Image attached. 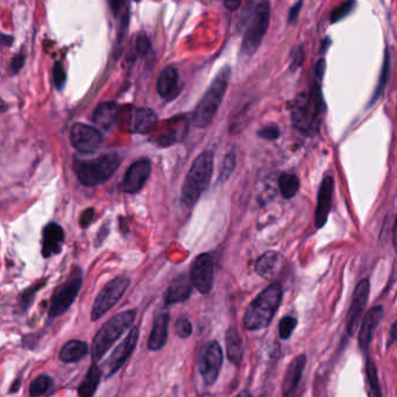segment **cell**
<instances>
[{"label": "cell", "mask_w": 397, "mask_h": 397, "mask_svg": "<svg viewBox=\"0 0 397 397\" xmlns=\"http://www.w3.org/2000/svg\"><path fill=\"white\" fill-rule=\"evenodd\" d=\"M290 112L292 125L301 133L312 137L318 132L324 114V102L321 89L316 83L309 93H302L294 100Z\"/></svg>", "instance_id": "6da1fadb"}, {"label": "cell", "mask_w": 397, "mask_h": 397, "mask_svg": "<svg viewBox=\"0 0 397 397\" xmlns=\"http://www.w3.org/2000/svg\"><path fill=\"white\" fill-rule=\"evenodd\" d=\"M120 110L118 105L111 102L102 103L96 107L93 112V119L95 123L102 127L104 130H111L116 125V120L119 118Z\"/></svg>", "instance_id": "cb8c5ba5"}, {"label": "cell", "mask_w": 397, "mask_h": 397, "mask_svg": "<svg viewBox=\"0 0 397 397\" xmlns=\"http://www.w3.org/2000/svg\"><path fill=\"white\" fill-rule=\"evenodd\" d=\"M333 189L335 182L332 176H326L323 180L322 185L318 192V203L316 208V227H322L325 225L326 220L329 218L330 210L332 206Z\"/></svg>", "instance_id": "2e32d148"}, {"label": "cell", "mask_w": 397, "mask_h": 397, "mask_svg": "<svg viewBox=\"0 0 397 397\" xmlns=\"http://www.w3.org/2000/svg\"><path fill=\"white\" fill-rule=\"evenodd\" d=\"M229 76H231V68L224 67L218 72L215 81L211 83L209 89L206 90V95L203 96L202 100L199 102L192 116V123L196 127L204 128L213 123V118L216 116L217 111L220 109L227 93Z\"/></svg>", "instance_id": "277c9868"}, {"label": "cell", "mask_w": 397, "mask_h": 397, "mask_svg": "<svg viewBox=\"0 0 397 397\" xmlns=\"http://www.w3.org/2000/svg\"><path fill=\"white\" fill-rule=\"evenodd\" d=\"M305 363H307V356L302 354V356H296L288 367L287 373L284 375L283 386H282L283 395H285V396H289L296 391V388L301 381Z\"/></svg>", "instance_id": "603a6c76"}, {"label": "cell", "mask_w": 397, "mask_h": 397, "mask_svg": "<svg viewBox=\"0 0 397 397\" xmlns=\"http://www.w3.org/2000/svg\"><path fill=\"white\" fill-rule=\"evenodd\" d=\"M282 301V287L273 283L257 295L252 301L243 316V326L250 331H257L267 328L274 318Z\"/></svg>", "instance_id": "7a4b0ae2"}, {"label": "cell", "mask_w": 397, "mask_h": 397, "mask_svg": "<svg viewBox=\"0 0 397 397\" xmlns=\"http://www.w3.org/2000/svg\"><path fill=\"white\" fill-rule=\"evenodd\" d=\"M158 116L151 109H134L128 120V130L132 133H149L154 130Z\"/></svg>", "instance_id": "44dd1931"}, {"label": "cell", "mask_w": 397, "mask_h": 397, "mask_svg": "<svg viewBox=\"0 0 397 397\" xmlns=\"http://www.w3.org/2000/svg\"><path fill=\"white\" fill-rule=\"evenodd\" d=\"M137 312L135 310H126L114 316L109 322L104 324L93 338L91 347V358L93 363H98L116 340L119 339L126 330L133 324Z\"/></svg>", "instance_id": "5b68a950"}, {"label": "cell", "mask_w": 397, "mask_h": 397, "mask_svg": "<svg viewBox=\"0 0 397 397\" xmlns=\"http://www.w3.org/2000/svg\"><path fill=\"white\" fill-rule=\"evenodd\" d=\"M366 373L367 379H368V382H370V395H373V396H381L382 393H381L380 386H379V380H377V367H375V363H374L370 359L367 360Z\"/></svg>", "instance_id": "d6a6232c"}, {"label": "cell", "mask_w": 397, "mask_h": 397, "mask_svg": "<svg viewBox=\"0 0 397 397\" xmlns=\"http://www.w3.org/2000/svg\"><path fill=\"white\" fill-rule=\"evenodd\" d=\"M120 166L116 154H107L93 160H76L75 171L79 181L86 187H96L109 181Z\"/></svg>", "instance_id": "8992f818"}, {"label": "cell", "mask_w": 397, "mask_h": 397, "mask_svg": "<svg viewBox=\"0 0 397 397\" xmlns=\"http://www.w3.org/2000/svg\"><path fill=\"white\" fill-rule=\"evenodd\" d=\"M137 51L140 55H146L151 51V41L146 35H140L137 40Z\"/></svg>", "instance_id": "ab89813d"}, {"label": "cell", "mask_w": 397, "mask_h": 397, "mask_svg": "<svg viewBox=\"0 0 397 397\" xmlns=\"http://www.w3.org/2000/svg\"><path fill=\"white\" fill-rule=\"evenodd\" d=\"M304 61V51L303 49H298L297 52L295 53L294 58H292V63H291V70H296V69L301 67L302 63Z\"/></svg>", "instance_id": "7bdbcfd3"}, {"label": "cell", "mask_w": 397, "mask_h": 397, "mask_svg": "<svg viewBox=\"0 0 397 397\" xmlns=\"http://www.w3.org/2000/svg\"><path fill=\"white\" fill-rule=\"evenodd\" d=\"M213 173V152H203L192 163L182 187V203L188 208L195 206L209 187Z\"/></svg>", "instance_id": "3957f363"}, {"label": "cell", "mask_w": 397, "mask_h": 397, "mask_svg": "<svg viewBox=\"0 0 397 397\" xmlns=\"http://www.w3.org/2000/svg\"><path fill=\"white\" fill-rule=\"evenodd\" d=\"M271 20V5L268 0H261L253 18L250 21V26L247 28L246 34L243 36L241 49L245 55L250 56L255 54L261 42L264 40V36L267 33L268 26Z\"/></svg>", "instance_id": "52a82bcc"}, {"label": "cell", "mask_w": 397, "mask_h": 397, "mask_svg": "<svg viewBox=\"0 0 397 397\" xmlns=\"http://www.w3.org/2000/svg\"><path fill=\"white\" fill-rule=\"evenodd\" d=\"M83 273L82 269L79 267L72 268V273L69 275L68 280L65 284H62L53 295L51 307H49L48 315L52 318H55L62 314H65L77 297L79 289L82 287Z\"/></svg>", "instance_id": "ba28073f"}, {"label": "cell", "mask_w": 397, "mask_h": 397, "mask_svg": "<svg viewBox=\"0 0 397 397\" xmlns=\"http://www.w3.org/2000/svg\"><path fill=\"white\" fill-rule=\"evenodd\" d=\"M389 74H391V54H389V51L386 49V52H384V65H382L380 79H379V83H377V90H375V93H374L372 103H374V102L382 95V93H384V88L387 86L388 79H389Z\"/></svg>", "instance_id": "4dcf8cb0"}, {"label": "cell", "mask_w": 397, "mask_h": 397, "mask_svg": "<svg viewBox=\"0 0 397 397\" xmlns=\"http://www.w3.org/2000/svg\"><path fill=\"white\" fill-rule=\"evenodd\" d=\"M395 342H397V321L394 323V325H393L391 330V342H389V345Z\"/></svg>", "instance_id": "c3c4849f"}, {"label": "cell", "mask_w": 397, "mask_h": 397, "mask_svg": "<svg viewBox=\"0 0 397 397\" xmlns=\"http://www.w3.org/2000/svg\"><path fill=\"white\" fill-rule=\"evenodd\" d=\"M65 81H67V76H65V69L62 67L61 63L58 62L54 67V82H55L56 89H63Z\"/></svg>", "instance_id": "f35d334b"}, {"label": "cell", "mask_w": 397, "mask_h": 397, "mask_svg": "<svg viewBox=\"0 0 397 397\" xmlns=\"http://www.w3.org/2000/svg\"><path fill=\"white\" fill-rule=\"evenodd\" d=\"M225 342H227V353L229 361L234 365H239L243 359V340L240 338L239 332L236 328L231 326L227 330Z\"/></svg>", "instance_id": "83f0119b"}, {"label": "cell", "mask_w": 397, "mask_h": 397, "mask_svg": "<svg viewBox=\"0 0 397 397\" xmlns=\"http://www.w3.org/2000/svg\"><path fill=\"white\" fill-rule=\"evenodd\" d=\"M393 243H394L395 250L397 252V218L395 222L394 233H393Z\"/></svg>", "instance_id": "681fc988"}, {"label": "cell", "mask_w": 397, "mask_h": 397, "mask_svg": "<svg viewBox=\"0 0 397 397\" xmlns=\"http://www.w3.org/2000/svg\"><path fill=\"white\" fill-rule=\"evenodd\" d=\"M152 165L148 159H140L134 162L130 168L127 169L126 174L121 182V189L126 194L134 195L144 188L148 178L151 176Z\"/></svg>", "instance_id": "5bb4252c"}, {"label": "cell", "mask_w": 397, "mask_h": 397, "mask_svg": "<svg viewBox=\"0 0 397 397\" xmlns=\"http://www.w3.org/2000/svg\"><path fill=\"white\" fill-rule=\"evenodd\" d=\"M53 382L51 377L47 375H40L34 380L32 381L31 388H29V395L31 396H41L52 388Z\"/></svg>", "instance_id": "1f68e13d"}, {"label": "cell", "mask_w": 397, "mask_h": 397, "mask_svg": "<svg viewBox=\"0 0 397 397\" xmlns=\"http://www.w3.org/2000/svg\"><path fill=\"white\" fill-rule=\"evenodd\" d=\"M65 238V231L58 224L49 223L42 234V255L51 257L61 253Z\"/></svg>", "instance_id": "e0dca14e"}, {"label": "cell", "mask_w": 397, "mask_h": 397, "mask_svg": "<svg viewBox=\"0 0 397 397\" xmlns=\"http://www.w3.org/2000/svg\"><path fill=\"white\" fill-rule=\"evenodd\" d=\"M302 5H303V0H300L294 7H291L290 13H289V18H288L289 24H294L295 21H296L298 13H300V11H301Z\"/></svg>", "instance_id": "ee69618b"}, {"label": "cell", "mask_w": 397, "mask_h": 397, "mask_svg": "<svg viewBox=\"0 0 397 397\" xmlns=\"http://www.w3.org/2000/svg\"><path fill=\"white\" fill-rule=\"evenodd\" d=\"M236 156L234 152H229V154L225 156L223 162V167L220 170V181H227L229 176L232 174L233 170L236 168Z\"/></svg>", "instance_id": "e575fe53"}, {"label": "cell", "mask_w": 397, "mask_h": 397, "mask_svg": "<svg viewBox=\"0 0 397 397\" xmlns=\"http://www.w3.org/2000/svg\"><path fill=\"white\" fill-rule=\"evenodd\" d=\"M70 139L72 146L83 154L95 153L103 144V137L100 130L84 123H75L72 126Z\"/></svg>", "instance_id": "8fae6325"}, {"label": "cell", "mask_w": 397, "mask_h": 397, "mask_svg": "<svg viewBox=\"0 0 397 397\" xmlns=\"http://www.w3.org/2000/svg\"><path fill=\"white\" fill-rule=\"evenodd\" d=\"M7 41L6 46L12 45V41H13V39L11 38V36H6V35H3V43L5 45V42Z\"/></svg>", "instance_id": "f907efd6"}, {"label": "cell", "mask_w": 397, "mask_h": 397, "mask_svg": "<svg viewBox=\"0 0 397 397\" xmlns=\"http://www.w3.org/2000/svg\"><path fill=\"white\" fill-rule=\"evenodd\" d=\"M169 312L165 308L160 309L154 317V325L148 339L151 351H159L166 345L168 338Z\"/></svg>", "instance_id": "d6986e66"}, {"label": "cell", "mask_w": 397, "mask_h": 397, "mask_svg": "<svg viewBox=\"0 0 397 397\" xmlns=\"http://www.w3.org/2000/svg\"><path fill=\"white\" fill-rule=\"evenodd\" d=\"M190 278L194 287L202 292L209 294L213 287L215 280V267L213 257L210 254H201L192 264Z\"/></svg>", "instance_id": "4fadbf2b"}, {"label": "cell", "mask_w": 397, "mask_h": 397, "mask_svg": "<svg viewBox=\"0 0 397 397\" xmlns=\"http://www.w3.org/2000/svg\"><path fill=\"white\" fill-rule=\"evenodd\" d=\"M103 370H100L96 363H93L88 370L84 380L79 388V395L81 397L93 396L96 393L97 387L100 384V379H102Z\"/></svg>", "instance_id": "f1b7e54d"}, {"label": "cell", "mask_w": 397, "mask_h": 397, "mask_svg": "<svg viewBox=\"0 0 397 397\" xmlns=\"http://www.w3.org/2000/svg\"><path fill=\"white\" fill-rule=\"evenodd\" d=\"M223 366V351L216 340L206 342L198 353V370L206 384H213Z\"/></svg>", "instance_id": "30bf717a"}, {"label": "cell", "mask_w": 397, "mask_h": 397, "mask_svg": "<svg viewBox=\"0 0 397 397\" xmlns=\"http://www.w3.org/2000/svg\"><path fill=\"white\" fill-rule=\"evenodd\" d=\"M278 187L284 198H292L300 189V180L294 174H282L278 178Z\"/></svg>", "instance_id": "f546056e"}, {"label": "cell", "mask_w": 397, "mask_h": 397, "mask_svg": "<svg viewBox=\"0 0 397 397\" xmlns=\"http://www.w3.org/2000/svg\"><path fill=\"white\" fill-rule=\"evenodd\" d=\"M175 331L180 338H183V339L188 338L192 332L191 323L188 318L181 317V318L177 319V322L175 324Z\"/></svg>", "instance_id": "8d00e7d4"}, {"label": "cell", "mask_w": 397, "mask_h": 397, "mask_svg": "<svg viewBox=\"0 0 397 397\" xmlns=\"http://www.w3.org/2000/svg\"><path fill=\"white\" fill-rule=\"evenodd\" d=\"M191 294V284L185 276L176 278L168 290L166 292V304H175V303H182L190 297Z\"/></svg>", "instance_id": "484cf974"}, {"label": "cell", "mask_w": 397, "mask_h": 397, "mask_svg": "<svg viewBox=\"0 0 397 397\" xmlns=\"http://www.w3.org/2000/svg\"><path fill=\"white\" fill-rule=\"evenodd\" d=\"M89 352V346L81 340H70L62 347L60 359L63 363H77Z\"/></svg>", "instance_id": "4316f807"}, {"label": "cell", "mask_w": 397, "mask_h": 397, "mask_svg": "<svg viewBox=\"0 0 397 397\" xmlns=\"http://www.w3.org/2000/svg\"><path fill=\"white\" fill-rule=\"evenodd\" d=\"M356 0H347L345 3H342L339 6L336 7L331 13L330 20L332 24H336L338 21L342 20L344 18L347 17L349 14L352 13L354 8H356Z\"/></svg>", "instance_id": "836d02e7"}, {"label": "cell", "mask_w": 397, "mask_h": 397, "mask_svg": "<svg viewBox=\"0 0 397 397\" xmlns=\"http://www.w3.org/2000/svg\"><path fill=\"white\" fill-rule=\"evenodd\" d=\"M284 266V257L282 254L271 250L267 253L262 254L257 259L255 264V271L261 278L271 280L282 271Z\"/></svg>", "instance_id": "7402d4cb"}, {"label": "cell", "mask_w": 397, "mask_h": 397, "mask_svg": "<svg viewBox=\"0 0 397 397\" xmlns=\"http://www.w3.org/2000/svg\"><path fill=\"white\" fill-rule=\"evenodd\" d=\"M296 324H297V321L294 317H291V316H287V317L281 319L280 325H278V331H280V337H281L282 339L290 338L291 333L296 328Z\"/></svg>", "instance_id": "d590c367"}, {"label": "cell", "mask_w": 397, "mask_h": 397, "mask_svg": "<svg viewBox=\"0 0 397 397\" xmlns=\"http://www.w3.org/2000/svg\"><path fill=\"white\" fill-rule=\"evenodd\" d=\"M384 317V308L382 307H374L367 312L359 331V345L363 351H366L373 339L374 332L380 324Z\"/></svg>", "instance_id": "ac0fdd59"}, {"label": "cell", "mask_w": 397, "mask_h": 397, "mask_svg": "<svg viewBox=\"0 0 397 397\" xmlns=\"http://www.w3.org/2000/svg\"><path fill=\"white\" fill-rule=\"evenodd\" d=\"M123 3H125V0H111V7L114 10V15H118V12L123 7Z\"/></svg>", "instance_id": "7dc6e473"}, {"label": "cell", "mask_w": 397, "mask_h": 397, "mask_svg": "<svg viewBox=\"0 0 397 397\" xmlns=\"http://www.w3.org/2000/svg\"><path fill=\"white\" fill-rule=\"evenodd\" d=\"M368 296H370V281L367 278H363L356 285L353 294L352 304L349 308L347 332L351 336H354L356 330L359 328L360 319L368 301Z\"/></svg>", "instance_id": "9a60e30c"}, {"label": "cell", "mask_w": 397, "mask_h": 397, "mask_svg": "<svg viewBox=\"0 0 397 397\" xmlns=\"http://www.w3.org/2000/svg\"><path fill=\"white\" fill-rule=\"evenodd\" d=\"M188 133V121L184 118H177L175 121H169L167 128L153 137L155 144L160 147H167L181 141Z\"/></svg>", "instance_id": "ffe728a7"}, {"label": "cell", "mask_w": 397, "mask_h": 397, "mask_svg": "<svg viewBox=\"0 0 397 397\" xmlns=\"http://www.w3.org/2000/svg\"><path fill=\"white\" fill-rule=\"evenodd\" d=\"M259 137L266 140H276L280 137V128L276 125H271V126L264 127L259 132Z\"/></svg>", "instance_id": "74e56055"}, {"label": "cell", "mask_w": 397, "mask_h": 397, "mask_svg": "<svg viewBox=\"0 0 397 397\" xmlns=\"http://www.w3.org/2000/svg\"><path fill=\"white\" fill-rule=\"evenodd\" d=\"M128 285H130V278L126 276H116L112 281L109 282L95 300L91 310V321L96 322L111 308H114L120 298L123 297Z\"/></svg>", "instance_id": "9c48e42d"}, {"label": "cell", "mask_w": 397, "mask_h": 397, "mask_svg": "<svg viewBox=\"0 0 397 397\" xmlns=\"http://www.w3.org/2000/svg\"><path fill=\"white\" fill-rule=\"evenodd\" d=\"M326 69V61L324 58L322 60H319L318 63L316 65L315 68V74L318 79H323V76H324V72H325Z\"/></svg>", "instance_id": "f6af8a7d"}, {"label": "cell", "mask_w": 397, "mask_h": 397, "mask_svg": "<svg viewBox=\"0 0 397 397\" xmlns=\"http://www.w3.org/2000/svg\"><path fill=\"white\" fill-rule=\"evenodd\" d=\"M25 63V56L22 54H17L12 58V62H11V70H12V74L15 75L18 72H20L22 67H24Z\"/></svg>", "instance_id": "60d3db41"}, {"label": "cell", "mask_w": 397, "mask_h": 397, "mask_svg": "<svg viewBox=\"0 0 397 397\" xmlns=\"http://www.w3.org/2000/svg\"><path fill=\"white\" fill-rule=\"evenodd\" d=\"M178 72L173 67L162 70L158 79V93L166 100H171L177 95Z\"/></svg>", "instance_id": "d4e9b609"}, {"label": "cell", "mask_w": 397, "mask_h": 397, "mask_svg": "<svg viewBox=\"0 0 397 397\" xmlns=\"http://www.w3.org/2000/svg\"><path fill=\"white\" fill-rule=\"evenodd\" d=\"M137 339H139V328L134 326L123 342L114 349V352L112 353V356L109 358L107 363H104L102 370L105 377H112L123 366V363H126L127 359L133 353L137 344Z\"/></svg>", "instance_id": "7c38bea8"}, {"label": "cell", "mask_w": 397, "mask_h": 397, "mask_svg": "<svg viewBox=\"0 0 397 397\" xmlns=\"http://www.w3.org/2000/svg\"><path fill=\"white\" fill-rule=\"evenodd\" d=\"M93 216H95V210L93 209H88L82 213V216H81V220H79V223H81V227H90L91 223L93 222Z\"/></svg>", "instance_id": "b9f144b4"}, {"label": "cell", "mask_w": 397, "mask_h": 397, "mask_svg": "<svg viewBox=\"0 0 397 397\" xmlns=\"http://www.w3.org/2000/svg\"><path fill=\"white\" fill-rule=\"evenodd\" d=\"M224 1H225V5L229 11H236L239 8L240 4L243 0H224Z\"/></svg>", "instance_id": "bcb514c9"}]
</instances>
